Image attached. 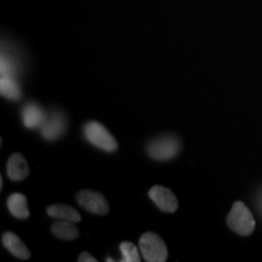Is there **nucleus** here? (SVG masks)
<instances>
[{"label": "nucleus", "mask_w": 262, "mask_h": 262, "mask_svg": "<svg viewBox=\"0 0 262 262\" xmlns=\"http://www.w3.org/2000/svg\"><path fill=\"white\" fill-rule=\"evenodd\" d=\"M180 150H181V141L178 136L171 135V134L157 137L149 141L147 145V153L150 158L157 162L175 158L179 156Z\"/></svg>", "instance_id": "obj_1"}, {"label": "nucleus", "mask_w": 262, "mask_h": 262, "mask_svg": "<svg viewBox=\"0 0 262 262\" xmlns=\"http://www.w3.org/2000/svg\"><path fill=\"white\" fill-rule=\"evenodd\" d=\"M227 225L237 234L248 237L254 232L256 222L243 202H235L227 216Z\"/></svg>", "instance_id": "obj_2"}, {"label": "nucleus", "mask_w": 262, "mask_h": 262, "mask_svg": "<svg viewBox=\"0 0 262 262\" xmlns=\"http://www.w3.org/2000/svg\"><path fill=\"white\" fill-rule=\"evenodd\" d=\"M84 136L91 145L106 152H116L118 143L112 134L98 122H89L84 125Z\"/></svg>", "instance_id": "obj_3"}, {"label": "nucleus", "mask_w": 262, "mask_h": 262, "mask_svg": "<svg viewBox=\"0 0 262 262\" xmlns=\"http://www.w3.org/2000/svg\"><path fill=\"white\" fill-rule=\"evenodd\" d=\"M142 257L147 262H164L168 260V248L163 239L153 232H147L140 238Z\"/></svg>", "instance_id": "obj_4"}, {"label": "nucleus", "mask_w": 262, "mask_h": 262, "mask_svg": "<svg viewBox=\"0 0 262 262\" xmlns=\"http://www.w3.org/2000/svg\"><path fill=\"white\" fill-rule=\"evenodd\" d=\"M67 126L68 120L64 113L60 111H51L40 127L41 136L48 141H56L64 135Z\"/></svg>", "instance_id": "obj_5"}, {"label": "nucleus", "mask_w": 262, "mask_h": 262, "mask_svg": "<svg viewBox=\"0 0 262 262\" xmlns=\"http://www.w3.org/2000/svg\"><path fill=\"white\" fill-rule=\"evenodd\" d=\"M77 202L85 210L97 215H106L110 211V205L102 193L84 189L77 194Z\"/></svg>", "instance_id": "obj_6"}, {"label": "nucleus", "mask_w": 262, "mask_h": 262, "mask_svg": "<svg viewBox=\"0 0 262 262\" xmlns=\"http://www.w3.org/2000/svg\"><path fill=\"white\" fill-rule=\"evenodd\" d=\"M149 198L152 202L158 206L162 211L165 212H175L179 208V202L175 194L170 191L169 188L163 187V186H155L149 189Z\"/></svg>", "instance_id": "obj_7"}, {"label": "nucleus", "mask_w": 262, "mask_h": 262, "mask_svg": "<svg viewBox=\"0 0 262 262\" xmlns=\"http://www.w3.org/2000/svg\"><path fill=\"white\" fill-rule=\"evenodd\" d=\"M48 114L35 102H29L22 108V122L27 129H37L41 127L47 120Z\"/></svg>", "instance_id": "obj_8"}, {"label": "nucleus", "mask_w": 262, "mask_h": 262, "mask_svg": "<svg viewBox=\"0 0 262 262\" xmlns=\"http://www.w3.org/2000/svg\"><path fill=\"white\" fill-rule=\"evenodd\" d=\"M6 172L10 180L12 181H22L28 176L29 168L26 162L25 157L19 153H14L9 158L8 165H6Z\"/></svg>", "instance_id": "obj_9"}, {"label": "nucleus", "mask_w": 262, "mask_h": 262, "mask_svg": "<svg viewBox=\"0 0 262 262\" xmlns=\"http://www.w3.org/2000/svg\"><path fill=\"white\" fill-rule=\"evenodd\" d=\"M3 245L15 257L21 258V260H28L31 257V251L28 250L26 244L18 238V235L12 233V232H6L3 235Z\"/></svg>", "instance_id": "obj_10"}, {"label": "nucleus", "mask_w": 262, "mask_h": 262, "mask_svg": "<svg viewBox=\"0 0 262 262\" xmlns=\"http://www.w3.org/2000/svg\"><path fill=\"white\" fill-rule=\"evenodd\" d=\"M75 222L60 220L51 226V232L55 237L62 241H74L79 237V229L75 227Z\"/></svg>", "instance_id": "obj_11"}, {"label": "nucleus", "mask_w": 262, "mask_h": 262, "mask_svg": "<svg viewBox=\"0 0 262 262\" xmlns=\"http://www.w3.org/2000/svg\"><path fill=\"white\" fill-rule=\"evenodd\" d=\"M8 209L16 219H28L29 210L27 205V198L21 193H14L8 198Z\"/></svg>", "instance_id": "obj_12"}, {"label": "nucleus", "mask_w": 262, "mask_h": 262, "mask_svg": "<svg viewBox=\"0 0 262 262\" xmlns=\"http://www.w3.org/2000/svg\"><path fill=\"white\" fill-rule=\"evenodd\" d=\"M47 212L49 216L54 219H58V220H66L72 222H80L81 216L79 212L75 210L72 206L64 205V204H56L51 205L47 209Z\"/></svg>", "instance_id": "obj_13"}, {"label": "nucleus", "mask_w": 262, "mask_h": 262, "mask_svg": "<svg viewBox=\"0 0 262 262\" xmlns=\"http://www.w3.org/2000/svg\"><path fill=\"white\" fill-rule=\"evenodd\" d=\"M0 93L3 97L9 100H19L22 97V90L18 81L14 77H2L0 79Z\"/></svg>", "instance_id": "obj_14"}, {"label": "nucleus", "mask_w": 262, "mask_h": 262, "mask_svg": "<svg viewBox=\"0 0 262 262\" xmlns=\"http://www.w3.org/2000/svg\"><path fill=\"white\" fill-rule=\"evenodd\" d=\"M120 253L123 255V262H140L141 255L139 253V249L135 247L131 242H124L119 245Z\"/></svg>", "instance_id": "obj_15"}, {"label": "nucleus", "mask_w": 262, "mask_h": 262, "mask_svg": "<svg viewBox=\"0 0 262 262\" xmlns=\"http://www.w3.org/2000/svg\"><path fill=\"white\" fill-rule=\"evenodd\" d=\"M78 261L79 262H96L97 260L89 253H81L79 255V257H78Z\"/></svg>", "instance_id": "obj_16"}, {"label": "nucleus", "mask_w": 262, "mask_h": 262, "mask_svg": "<svg viewBox=\"0 0 262 262\" xmlns=\"http://www.w3.org/2000/svg\"><path fill=\"white\" fill-rule=\"evenodd\" d=\"M256 204L258 206V209H260L261 214H262V191L258 193L257 194V199H256Z\"/></svg>", "instance_id": "obj_17"}]
</instances>
